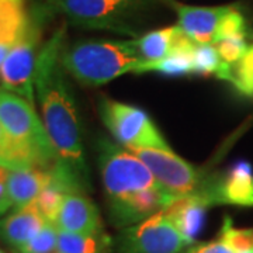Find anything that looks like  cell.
Here are the masks:
<instances>
[{"mask_svg": "<svg viewBox=\"0 0 253 253\" xmlns=\"http://www.w3.org/2000/svg\"><path fill=\"white\" fill-rule=\"evenodd\" d=\"M65 41V24L42 45L34 75V91L42 121L54 142L59 159L90 187L89 169L82 142L81 121L72 90L65 76L61 54Z\"/></svg>", "mask_w": 253, "mask_h": 253, "instance_id": "obj_1", "label": "cell"}, {"mask_svg": "<svg viewBox=\"0 0 253 253\" xmlns=\"http://www.w3.org/2000/svg\"><path fill=\"white\" fill-rule=\"evenodd\" d=\"M61 63L84 86H100L126 73H134L142 63L134 41H79L63 46Z\"/></svg>", "mask_w": 253, "mask_h": 253, "instance_id": "obj_2", "label": "cell"}, {"mask_svg": "<svg viewBox=\"0 0 253 253\" xmlns=\"http://www.w3.org/2000/svg\"><path fill=\"white\" fill-rule=\"evenodd\" d=\"M0 124L34 168L49 170L59 161L34 104L3 89H0Z\"/></svg>", "mask_w": 253, "mask_h": 253, "instance_id": "obj_3", "label": "cell"}, {"mask_svg": "<svg viewBox=\"0 0 253 253\" xmlns=\"http://www.w3.org/2000/svg\"><path fill=\"white\" fill-rule=\"evenodd\" d=\"M99 168L109 203H116L139 191L162 187L138 156L103 138L99 142Z\"/></svg>", "mask_w": 253, "mask_h": 253, "instance_id": "obj_4", "label": "cell"}, {"mask_svg": "<svg viewBox=\"0 0 253 253\" xmlns=\"http://www.w3.org/2000/svg\"><path fill=\"white\" fill-rule=\"evenodd\" d=\"M44 14L33 11L28 14L27 24L11 46L4 63L0 68V84L3 90L14 93L31 104L36 101L34 75L41 51Z\"/></svg>", "mask_w": 253, "mask_h": 253, "instance_id": "obj_5", "label": "cell"}, {"mask_svg": "<svg viewBox=\"0 0 253 253\" xmlns=\"http://www.w3.org/2000/svg\"><path fill=\"white\" fill-rule=\"evenodd\" d=\"M100 116L110 132L126 148H155L172 151L144 110L103 97L100 100Z\"/></svg>", "mask_w": 253, "mask_h": 253, "instance_id": "obj_6", "label": "cell"}, {"mask_svg": "<svg viewBox=\"0 0 253 253\" xmlns=\"http://www.w3.org/2000/svg\"><path fill=\"white\" fill-rule=\"evenodd\" d=\"M189 246L163 210L139 224L123 228L114 241L116 253H183Z\"/></svg>", "mask_w": 253, "mask_h": 253, "instance_id": "obj_7", "label": "cell"}, {"mask_svg": "<svg viewBox=\"0 0 253 253\" xmlns=\"http://www.w3.org/2000/svg\"><path fill=\"white\" fill-rule=\"evenodd\" d=\"M148 166L158 183L173 197L201 193L208 179L193 165L173 154L172 151L155 148H128Z\"/></svg>", "mask_w": 253, "mask_h": 253, "instance_id": "obj_8", "label": "cell"}, {"mask_svg": "<svg viewBox=\"0 0 253 253\" xmlns=\"http://www.w3.org/2000/svg\"><path fill=\"white\" fill-rule=\"evenodd\" d=\"M51 7L81 27L134 34L124 23L126 14L134 7V0H51Z\"/></svg>", "mask_w": 253, "mask_h": 253, "instance_id": "obj_9", "label": "cell"}, {"mask_svg": "<svg viewBox=\"0 0 253 253\" xmlns=\"http://www.w3.org/2000/svg\"><path fill=\"white\" fill-rule=\"evenodd\" d=\"M173 199L163 187L144 190L126 200L109 203L110 218L118 228L135 225L165 210Z\"/></svg>", "mask_w": 253, "mask_h": 253, "instance_id": "obj_10", "label": "cell"}, {"mask_svg": "<svg viewBox=\"0 0 253 253\" xmlns=\"http://www.w3.org/2000/svg\"><path fill=\"white\" fill-rule=\"evenodd\" d=\"M204 194L211 204L253 207V169L248 162H238L224 179H210Z\"/></svg>", "mask_w": 253, "mask_h": 253, "instance_id": "obj_11", "label": "cell"}, {"mask_svg": "<svg viewBox=\"0 0 253 253\" xmlns=\"http://www.w3.org/2000/svg\"><path fill=\"white\" fill-rule=\"evenodd\" d=\"M168 3L177 13V18H179L177 26L196 44H212L221 20L232 7V6H219V7L186 6L174 0H168Z\"/></svg>", "mask_w": 253, "mask_h": 253, "instance_id": "obj_12", "label": "cell"}, {"mask_svg": "<svg viewBox=\"0 0 253 253\" xmlns=\"http://www.w3.org/2000/svg\"><path fill=\"white\" fill-rule=\"evenodd\" d=\"M55 226L58 231L75 234H93L103 229L99 208L82 193L65 196Z\"/></svg>", "mask_w": 253, "mask_h": 253, "instance_id": "obj_13", "label": "cell"}, {"mask_svg": "<svg viewBox=\"0 0 253 253\" xmlns=\"http://www.w3.org/2000/svg\"><path fill=\"white\" fill-rule=\"evenodd\" d=\"M212 206L204 194H191L174 197L165 208V214L170 218L183 238L190 245L196 244V238L203 229L207 208Z\"/></svg>", "mask_w": 253, "mask_h": 253, "instance_id": "obj_14", "label": "cell"}, {"mask_svg": "<svg viewBox=\"0 0 253 253\" xmlns=\"http://www.w3.org/2000/svg\"><path fill=\"white\" fill-rule=\"evenodd\" d=\"M45 224L36 203L13 210L11 214L0 218V241L16 251L34 238Z\"/></svg>", "mask_w": 253, "mask_h": 253, "instance_id": "obj_15", "label": "cell"}, {"mask_svg": "<svg viewBox=\"0 0 253 253\" xmlns=\"http://www.w3.org/2000/svg\"><path fill=\"white\" fill-rule=\"evenodd\" d=\"M49 181L51 173L46 169L33 168L24 170H10L7 189L13 210L33 204Z\"/></svg>", "mask_w": 253, "mask_h": 253, "instance_id": "obj_16", "label": "cell"}, {"mask_svg": "<svg viewBox=\"0 0 253 253\" xmlns=\"http://www.w3.org/2000/svg\"><path fill=\"white\" fill-rule=\"evenodd\" d=\"M180 34L181 28L179 26H173V27L151 31L144 37L135 40L134 42L142 63L156 62L172 54Z\"/></svg>", "mask_w": 253, "mask_h": 253, "instance_id": "obj_17", "label": "cell"}, {"mask_svg": "<svg viewBox=\"0 0 253 253\" xmlns=\"http://www.w3.org/2000/svg\"><path fill=\"white\" fill-rule=\"evenodd\" d=\"M114 242L104 229L93 234L59 231L56 253H110Z\"/></svg>", "mask_w": 253, "mask_h": 253, "instance_id": "obj_18", "label": "cell"}, {"mask_svg": "<svg viewBox=\"0 0 253 253\" xmlns=\"http://www.w3.org/2000/svg\"><path fill=\"white\" fill-rule=\"evenodd\" d=\"M27 20L24 0H0V42L14 44Z\"/></svg>", "mask_w": 253, "mask_h": 253, "instance_id": "obj_19", "label": "cell"}, {"mask_svg": "<svg viewBox=\"0 0 253 253\" xmlns=\"http://www.w3.org/2000/svg\"><path fill=\"white\" fill-rule=\"evenodd\" d=\"M193 73L215 75L219 79L229 81L231 65L222 61L214 44H196L191 55Z\"/></svg>", "mask_w": 253, "mask_h": 253, "instance_id": "obj_20", "label": "cell"}, {"mask_svg": "<svg viewBox=\"0 0 253 253\" xmlns=\"http://www.w3.org/2000/svg\"><path fill=\"white\" fill-rule=\"evenodd\" d=\"M66 194H68L66 190L51 177L49 184L41 191L38 199L34 201L40 212L42 214V217L45 218L46 222H51L55 225V221L59 214V210H61V206H62L63 199Z\"/></svg>", "mask_w": 253, "mask_h": 253, "instance_id": "obj_21", "label": "cell"}, {"mask_svg": "<svg viewBox=\"0 0 253 253\" xmlns=\"http://www.w3.org/2000/svg\"><path fill=\"white\" fill-rule=\"evenodd\" d=\"M218 238L222 239L234 253H253V228H235L229 217L224 219Z\"/></svg>", "mask_w": 253, "mask_h": 253, "instance_id": "obj_22", "label": "cell"}, {"mask_svg": "<svg viewBox=\"0 0 253 253\" xmlns=\"http://www.w3.org/2000/svg\"><path fill=\"white\" fill-rule=\"evenodd\" d=\"M238 90L248 97H253V46H249L246 54L231 65L229 81Z\"/></svg>", "mask_w": 253, "mask_h": 253, "instance_id": "obj_23", "label": "cell"}, {"mask_svg": "<svg viewBox=\"0 0 253 253\" xmlns=\"http://www.w3.org/2000/svg\"><path fill=\"white\" fill-rule=\"evenodd\" d=\"M0 166L9 170H24L34 168L16 146L1 124H0Z\"/></svg>", "mask_w": 253, "mask_h": 253, "instance_id": "obj_24", "label": "cell"}, {"mask_svg": "<svg viewBox=\"0 0 253 253\" xmlns=\"http://www.w3.org/2000/svg\"><path fill=\"white\" fill-rule=\"evenodd\" d=\"M58 236V228L51 222H46L34 238H31L27 244L16 249L14 253H56Z\"/></svg>", "mask_w": 253, "mask_h": 253, "instance_id": "obj_25", "label": "cell"}, {"mask_svg": "<svg viewBox=\"0 0 253 253\" xmlns=\"http://www.w3.org/2000/svg\"><path fill=\"white\" fill-rule=\"evenodd\" d=\"M218 54L222 58V61L229 65L238 62L249 49L246 44V36H232L222 38L217 42H214Z\"/></svg>", "mask_w": 253, "mask_h": 253, "instance_id": "obj_26", "label": "cell"}, {"mask_svg": "<svg viewBox=\"0 0 253 253\" xmlns=\"http://www.w3.org/2000/svg\"><path fill=\"white\" fill-rule=\"evenodd\" d=\"M232 36H246L245 18L235 7H231V10L221 20L219 27L217 30V34H215V38H214V42H217V41L222 40V38Z\"/></svg>", "mask_w": 253, "mask_h": 253, "instance_id": "obj_27", "label": "cell"}, {"mask_svg": "<svg viewBox=\"0 0 253 253\" xmlns=\"http://www.w3.org/2000/svg\"><path fill=\"white\" fill-rule=\"evenodd\" d=\"M183 253H234V251L222 239L218 238L217 241L190 245Z\"/></svg>", "mask_w": 253, "mask_h": 253, "instance_id": "obj_28", "label": "cell"}, {"mask_svg": "<svg viewBox=\"0 0 253 253\" xmlns=\"http://www.w3.org/2000/svg\"><path fill=\"white\" fill-rule=\"evenodd\" d=\"M9 172V169L0 166V206L9 207L10 210H11L13 206H11V201H10L9 199V189H7Z\"/></svg>", "mask_w": 253, "mask_h": 253, "instance_id": "obj_29", "label": "cell"}, {"mask_svg": "<svg viewBox=\"0 0 253 253\" xmlns=\"http://www.w3.org/2000/svg\"><path fill=\"white\" fill-rule=\"evenodd\" d=\"M13 45H14V44L0 42V68H1V65L4 63V61H6V58H7V55H9L10 49H11V46Z\"/></svg>", "mask_w": 253, "mask_h": 253, "instance_id": "obj_30", "label": "cell"}, {"mask_svg": "<svg viewBox=\"0 0 253 253\" xmlns=\"http://www.w3.org/2000/svg\"><path fill=\"white\" fill-rule=\"evenodd\" d=\"M9 207H4V206H0V217L3 215V214H6L7 211H9Z\"/></svg>", "mask_w": 253, "mask_h": 253, "instance_id": "obj_31", "label": "cell"}, {"mask_svg": "<svg viewBox=\"0 0 253 253\" xmlns=\"http://www.w3.org/2000/svg\"><path fill=\"white\" fill-rule=\"evenodd\" d=\"M0 253H6V252H4V251H3V249H0Z\"/></svg>", "mask_w": 253, "mask_h": 253, "instance_id": "obj_32", "label": "cell"}]
</instances>
